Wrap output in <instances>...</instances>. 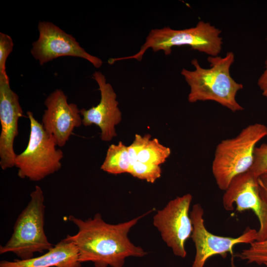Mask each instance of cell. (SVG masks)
Instances as JSON below:
<instances>
[{
  "instance_id": "obj_1",
  "label": "cell",
  "mask_w": 267,
  "mask_h": 267,
  "mask_svg": "<svg viewBox=\"0 0 267 267\" xmlns=\"http://www.w3.org/2000/svg\"><path fill=\"white\" fill-rule=\"evenodd\" d=\"M152 211L115 224L106 222L100 213L86 220L70 215L68 220L77 226L78 231L66 238L76 246L81 263L91 262L95 267H123L127 258L147 255L141 247L131 241L128 233L141 218Z\"/></svg>"
},
{
  "instance_id": "obj_2",
  "label": "cell",
  "mask_w": 267,
  "mask_h": 267,
  "mask_svg": "<svg viewBox=\"0 0 267 267\" xmlns=\"http://www.w3.org/2000/svg\"><path fill=\"white\" fill-rule=\"evenodd\" d=\"M234 54L227 52L224 57L209 56L210 68L201 67L197 59L191 60L195 69H182L181 75L190 87L188 100L190 103L213 101L233 112L244 110L238 103L236 96L243 88L231 76L230 69L234 61Z\"/></svg>"
},
{
  "instance_id": "obj_3",
  "label": "cell",
  "mask_w": 267,
  "mask_h": 267,
  "mask_svg": "<svg viewBox=\"0 0 267 267\" xmlns=\"http://www.w3.org/2000/svg\"><path fill=\"white\" fill-rule=\"evenodd\" d=\"M222 31L208 22L200 21L193 27L175 30L169 27L151 30L144 44L134 54L127 57L110 58L108 63L112 64L119 60L134 59L141 61L148 48L153 51L162 50L166 55L172 52L174 46L187 45L193 50L209 56H218L222 49Z\"/></svg>"
},
{
  "instance_id": "obj_4",
  "label": "cell",
  "mask_w": 267,
  "mask_h": 267,
  "mask_svg": "<svg viewBox=\"0 0 267 267\" xmlns=\"http://www.w3.org/2000/svg\"><path fill=\"white\" fill-rule=\"evenodd\" d=\"M267 136V127L255 123L242 129L236 136L222 140L217 146L212 170L217 184L225 190L236 176L248 171L257 143Z\"/></svg>"
},
{
  "instance_id": "obj_5",
  "label": "cell",
  "mask_w": 267,
  "mask_h": 267,
  "mask_svg": "<svg viewBox=\"0 0 267 267\" xmlns=\"http://www.w3.org/2000/svg\"><path fill=\"white\" fill-rule=\"evenodd\" d=\"M30 197L15 222L11 237L4 246L0 245V254L12 252L21 260H26L36 252L43 253L53 247L44 231L45 206L41 187L36 185Z\"/></svg>"
},
{
  "instance_id": "obj_6",
  "label": "cell",
  "mask_w": 267,
  "mask_h": 267,
  "mask_svg": "<svg viewBox=\"0 0 267 267\" xmlns=\"http://www.w3.org/2000/svg\"><path fill=\"white\" fill-rule=\"evenodd\" d=\"M27 115L30 123L29 141L25 149L16 155L14 166L19 178L39 181L61 168L63 153L56 148L55 139L44 131L33 113L28 111Z\"/></svg>"
},
{
  "instance_id": "obj_7",
  "label": "cell",
  "mask_w": 267,
  "mask_h": 267,
  "mask_svg": "<svg viewBox=\"0 0 267 267\" xmlns=\"http://www.w3.org/2000/svg\"><path fill=\"white\" fill-rule=\"evenodd\" d=\"M192 200L190 193L177 197L158 210L153 218V224L164 242L175 255L182 258L186 256L185 242L193 230L189 213Z\"/></svg>"
},
{
  "instance_id": "obj_8",
  "label": "cell",
  "mask_w": 267,
  "mask_h": 267,
  "mask_svg": "<svg viewBox=\"0 0 267 267\" xmlns=\"http://www.w3.org/2000/svg\"><path fill=\"white\" fill-rule=\"evenodd\" d=\"M204 210L199 204L193 205L190 212L193 230L191 238L194 243L196 253L192 267H204L207 260L216 255L225 257L233 253L234 246L240 243L251 244L256 240L257 230L247 227L237 237L215 235L207 229L203 219Z\"/></svg>"
},
{
  "instance_id": "obj_9",
  "label": "cell",
  "mask_w": 267,
  "mask_h": 267,
  "mask_svg": "<svg viewBox=\"0 0 267 267\" xmlns=\"http://www.w3.org/2000/svg\"><path fill=\"white\" fill-rule=\"evenodd\" d=\"M38 27L39 37L31 52L41 65L60 56H71L86 59L96 68L102 66L100 58L87 52L74 37L52 23L41 21Z\"/></svg>"
},
{
  "instance_id": "obj_10",
  "label": "cell",
  "mask_w": 267,
  "mask_h": 267,
  "mask_svg": "<svg viewBox=\"0 0 267 267\" xmlns=\"http://www.w3.org/2000/svg\"><path fill=\"white\" fill-rule=\"evenodd\" d=\"M222 203L228 211L234 210V205L237 211H253L260 223L256 241L267 239V203L260 193L258 178L249 171L236 176L225 190Z\"/></svg>"
},
{
  "instance_id": "obj_11",
  "label": "cell",
  "mask_w": 267,
  "mask_h": 267,
  "mask_svg": "<svg viewBox=\"0 0 267 267\" xmlns=\"http://www.w3.org/2000/svg\"><path fill=\"white\" fill-rule=\"evenodd\" d=\"M23 113L19 97L11 89L6 73H0V166L3 170L14 166L17 154L14 141L18 134V121Z\"/></svg>"
},
{
  "instance_id": "obj_12",
  "label": "cell",
  "mask_w": 267,
  "mask_h": 267,
  "mask_svg": "<svg viewBox=\"0 0 267 267\" xmlns=\"http://www.w3.org/2000/svg\"><path fill=\"white\" fill-rule=\"evenodd\" d=\"M46 109L42 117L44 131L52 135L57 146H64L76 128L82 124L80 110L77 104L68 103L64 92L56 89L44 100Z\"/></svg>"
},
{
  "instance_id": "obj_13",
  "label": "cell",
  "mask_w": 267,
  "mask_h": 267,
  "mask_svg": "<svg viewBox=\"0 0 267 267\" xmlns=\"http://www.w3.org/2000/svg\"><path fill=\"white\" fill-rule=\"evenodd\" d=\"M92 78L98 85L100 100L95 106L80 110L82 124L85 126L96 125L101 130V140L109 141L117 135L115 126L121 122L122 113L118 107L117 95L112 86L106 82L105 76L101 72L95 71Z\"/></svg>"
},
{
  "instance_id": "obj_14",
  "label": "cell",
  "mask_w": 267,
  "mask_h": 267,
  "mask_svg": "<svg viewBox=\"0 0 267 267\" xmlns=\"http://www.w3.org/2000/svg\"><path fill=\"white\" fill-rule=\"evenodd\" d=\"M75 245L66 238L43 255L26 260L1 261L0 267H80Z\"/></svg>"
},
{
  "instance_id": "obj_15",
  "label": "cell",
  "mask_w": 267,
  "mask_h": 267,
  "mask_svg": "<svg viewBox=\"0 0 267 267\" xmlns=\"http://www.w3.org/2000/svg\"><path fill=\"white\" fill-rule=\"evenodd\" d=\"M131 166L128 146L119 141L109 146L100 169L109 174L118 175L129 173Z\"/></svg>"
},
{
  "instance_id": "obj_16",
  "label": "cell",
  "mask_w": 267,
  "mask_h": 267,
  "mask_svg": "<svg viewBox=\"0 0 267 267\" xmlns=\"http://www.w3.org/2000/svg\"><path fill=\"white\" fill-rule=\"evenodd\" d=\"M171 152L170 148L161 144L157 138H150L140 148L136 161L160 166L166 161Z\"/></svg>"
},
{
  "instance_id": "obj_17",
  "label": "cell",
  "mask_w": 267,
  "mask_h": 267,
  "mask_svg": "<svg viewBox=\"0 0 267 267\" xmlns=\"http://www.w3.org/2000/svg\"><path fill=\"white\" fill-rule=\"evenodd\" d=\"M237 256L248 263H256L259 265L264 264L267 262V239L254 241L248 248L238 253Z\"/></svg>"
},
{
  "instance_id": "obj_18",
  "label": "cell",
  "mask_w": 267,
  "mask_h": 267,
  "mask_svg": "<svg viewBox=\"0 0 267 267\" xmlns=\"http://www.w3.org/2000/svg\"><path fill=\"white\" fill-rule=\"evenodd\" d=\"M129 173L134 177L152 183L161 177L162 170L159 165L136 161L131 164Z\"/></svg>"
},
{
  "instance_id": "obj_19",
  "label": "cell",
  "mask_w": 267,
  "mask_h": 267,
  "mask_svg": "<svg viewBox=\"0 0 267 267\" xmlns=\"http://www.w3.org/2000/svg\"><path fill=\"white\" fill-rule=\"evenodd\" d=\"M249 171L256 178L267 171V144L255 147L253 163Z\"/></svg>"
},
{
  "instance_id": "obj_20",
  "label": "cell",
  "mask_w": 267,
  "mask_h": 267,
  "mask_svg": "<svg viewBox=\"0 0 267 267\" xmlns=\"http://www.w3.org/2000/svg\"><path fill=\"white\" fill-rule=\"evenodd\" d=\"M13 42L8 35L0 33V73H6L5 64L7 58L11 52Z\"/></svg>"
},
{
  "instance_id": "obj_21",
  "label": "cell",
  "mask_w": 267,
  "mask_h": 267,
  "mask_svg": "<svg viewBox=\"0 0 267 267\" xmlns=\"http://www.w3.org/2000/svg\"><path fill=\"white\" fill-rule=\"evenodd\" d=\"M150 138L151 135L149 134H146L144 136L138 134L135 135L133 143L128 146L131 164L136 161V156L140 148Z\"/></svg>"
},
{
  "instance_id": "obj_22",
  "label": "cell",
  "mask_w": 267,
  "mask_h": 267,
  "mask_svg": "<svg viewBox=\"0 0 267 267\" xmlns=\"http://www.w3.org/2000/svg\"><path fill=\"white\" fill-rule=\"evenodd\" d=\"M260 193L267 203V171L258 178Z\"/></svg>"
},
{
  "instance_id": "obj_23",
  "label": "cell",
  "mask_w": 267,
  "mask_h": 267,
  "mask_svg": "<svg viewBox=\"0 0 267 267\" xmlns=\"http://www.w3.org/2000/svg\"><path fill=\"white\" fill-rule=\"evenodd\" d=\"M265 70L258 80V85L262 91V95L267 97V56L265 61Z\"/></svg>"
},
{
  "instance_id": "obj_24",
  "label": "cell",
  "mask_w": 267,
  "mask_h": 267,
  "mask_svg": "<svg viewBox=\"0 0 267 267\" xmlns=\"http://www.w3.org/2000/svg\"><path fill=\"white\" fill-rule=\"evenodd\" d=\"M264 265L267 267V262L265 263Z\"/></svg>"
},
{
  "instance_id": "obj_25",
  "label": "cell",
  "mask_w": 267,
  "mask_h": 267,
  "mask_svg": "<svg viewBox=\"0 0 267 267\" xmlns=\"http://www.w3.org/2000/svg\"><path fill=\"white\" fill-rule=\"evenodd\" d=\"M266 41H267V37L266 38Z\"/></svg>"
}]
</instances>
